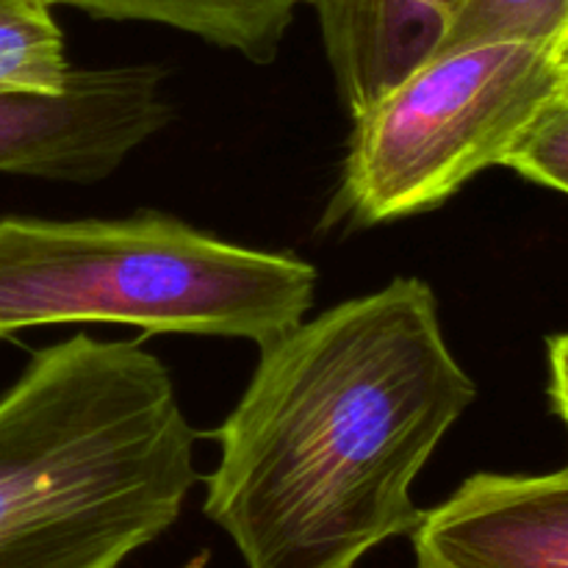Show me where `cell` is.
I'll use <instances>...</instances> for the list:
<instances>
[{
    "instance_id": "cell-1",
    "label": "cell",
    "mask_w": 568,
    "mask_h": 568,
    "mask_svg": "<svg viewBox=\"0 0 568 568\" xmlns=\"http://www.w3.org/2000/svg\"><path fill=\"white\" fill-rule=\"evenodd\" d=\"M475 394L425 281L333 305L261 347L205 516L247 568H358L419 525L416 477Z\"/></svg>"
},
{
    "instance_id": "cell-2",
    "label": "cell",
    "mask_w": 568,
    "mask_h": 568,
    "mask_svg": "<svg viewBox=\"0 0 568 568\" xmlns=\"http://www.w3.org/2000/svg\"><path fill=\"white\" fill-rule=\"evenodd\" d=\"M197 483L170 369L75 333L0 397V568H120Z\"/></svg>"
},
{
    "instance_id": "cell-3",
    "label": "cell",
    "mask_w": 568,
    "mask_h": 568,
    "mask_svg": "<svg viewBox=\"0 0 568 568\" xmlns=\"http://www.w3.org/2000/svg\"><path fill=\"white\" fill-rule=\"evenodd\" d=\"M316 270L242 247L175 216L0 220V338L111 322L270 344L314 305Z\"/></svg>"
},
{
    "instance_id": "cell-4",
    "label": "cell",
    "mask_w": 568,
    "mask_h": 568,
    "mask_svg": "<svg viewBox=\"0 0 568 568\" xmlns=\"http://www.w3.org/2000/svg\"><path fill=\"white\" fill-rule=\"evenodd\" d=\"M564 81L552 42L447 50L355 116L331 220L369 227L425 214L505 153Z\"/></svg>"
},
{
    "instance_id": "cell-5",
    "label": "cell",
    "mask_w": 568,
    "mask_h": 568,
    "mask_svg": "<svg viewBox=\"0 0 568 568\" xmlns=\"http://www.w3.org/2000/svg\"><path fill=\"white\" fill-rule=\"evenodd\" d=\"M166 72L72 70L59 94H0V172L89 183L109 178L172 120Z\"/></svg>"
},
{
    "instance_id": "cell-6",
    "label": "cell",
    "mask_w": 568,
    "mask_h": 568,
    "mask_svg": "<svg viewBox=\"0 0 568 568\" xmlns=\"http://www.w3.org/2000/svg\"><path fill=\"white\" fill-rule=\"evenodd\" d=\"M408 538L416 568H568V469L469 477Z\"/></svg>"
},
{
    "instance_id": "cell-7",
    "label": "cell",
    "mask_w": 568,
    "mask_h": 568,
    "mask_svg": "<svg viewBox=\"0 0 568 568\" xmlns=\"http://www.w3.org/2000/svg\"><path fill=\"white\" fill-rule=\"evenodd\" d=\"M347 114L361 116L436 55L466 0H311Z\"/></svg>"
},
{
    "instance_id": "cell-8",
    "label": "cell",
    "mask_w": 568,
    "mask_h": 568,
    "mask_svg": "<svg viewBox=\"0 0 568 568\" xmlns=\"http://www.w3.org/2000/svg\"><path fill=\"white\" fill-rule=\"evenodd\" d=\"M311 0H50L100 20H144L181 28L216 48L270 64L281 50L294 14Z\"/></svg>"
},
{
    "instance_id": "cell-9",
    "label": "cell",
    "mask_w": 568,
    "mask_h": 568,
    "mask_svg": "<svg viewBox=\"0 0 568 568\" xmlns=\"http://www.w3.org/2000/svg\"><path fill=\"white\" fill-rule=\"evenodd\" d=\"M70 75L50 0H0V94H59Z\"/></svg>"
},
{
    "instance_id": "cell-10",
    "label": "cell",
    "mask_w": 568,
    "mask_h": 568,
    "mask_svg": "<svg viewBox=\"0 0 568 568\" xmlns=\"http://www.w3.org/2000/svg\"><path fill=\"white\" fill-rule=\"evenodd\" d=\"M568 26V0H466L438 53L488 42H555Z\"/></svg>"
},
{
    "instance_id": "cell-11",
    "label": "cell",
    "mask_w": 568,
    "mask_h": 568,
    "mask_svg": "<svg viewBox=\"0 0 568 568\" xmlns=\"http://www.w3.org/2000/svg\"><path fill=\"white\" fill-rule=\"evenodd\" d=\"M510 166L530 181L568 194V81L544 100L505 153Z\"/></svg>"
},
{
    "instance_id": "cell-12",
    "label": "cell",
    "mask_w": 568,
    "mask_h": 568,
    "mask_svg": "<svg viewBox=\"0 0 568 568\" xmlns=\"http://www.w3.org/2000/svg\"><path fill=\"white\" fill-rule=\"evenodd\" d=\"M549 366H552V405L568 427V336H558L549 342Z\"/></svg>"
},
{
    "instance_id": "cell-13",
    "label": "cell",
    "mask_w": 568,
    "mask_h": 568,
    "mask_svg": "<svg viewBox=\"0 0 568 568\" xmlns=\"http://www.w3.org/2000/svg\"><path fill=\"white\" fill-rule=\"evenodd\" d=\"M552 50H555V59H558L560 72H564V78L568 81V26L566 31L552 42Z\"/></svg>"
}]
</instances>
